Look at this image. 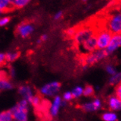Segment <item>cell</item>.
<instances>
[{
  "instance_id": "obj_1",
  "label": "cell",
  "mask_w": 121,
  "mask_h": 121,
  "mask_svg": "<svg viewBox=\"0 0 121 121\" xmlns=\"http://www.w3.org/2000/svg\"><path fill=\"white\" fill-rule=\"evenodd\" d=\"M28 106L29 102L22 99L10 110L13 121H28Z\"/></svg>"
},
{
  "instance_id": "obj_2",
  "label": "cell",
  "mask_w": 121,
  "mask_h": 121,
  "mask_svg": "<svg viewBox=\"0 0 121 121\" xmlns=\"http://www.w3.org/2000/svg\"><path fill=\"white\" fill-rule=\"evenodd\" d=\"M95 30L91 26H84L76 30V34L73 36L75 43L78 46H81L83 43L95 35Z\"/></svg>"
},
{
  "instance_id": "obj_3",
  "label": "cell",
  "mask_w": 121,
  "mask_h": 121,
  "mask_svg": "<svg viewBox=\"0 0 121 121\" xmlns=\"http://www.w3.org/2000/svg\"><path fill=\"white\" fill-rule=\"evenodd\" d=\"M106 29L112 35L121 33V11L114 13L109 16Z\"/></svg>"
},
{
  "instance_id": "obj_4",
  "label": "cell",
  "mask_w": 121,
  "mask_h": 121,
  "mask_svg": "<svg viewBox=\"0 0 121 121\" xmlns=\"http://www.w3.org/2000/svg\"><path fill=\"white\" fill-rule=\"evenodd\" d=\"M97 49L98 50H106L109 44V42L112 37V34L105 28L104 30L98 32L96 35Z\"/></svg>"
},
{
  "instance_id": "obj_5",
  "label": "cell",
  "mask_w": 121,
  "mask_h": 121,
  "mask_svg": "<svg viewBox=\"0 0 121 121\" xmlns=\"http://www.w3.org/2000/svg\"><path fill=\"white\" fill-rule=\"evenodd\" d=\"M106 56H108L106 54V52L104 50H98V49H97L95 52L86 55L84 58V65H92L94 64L102 61Z\"/></svg>"
},
{
  "instance_id": "obj_6",
  "label": "cell",
  "mask_w": 121,
  "mask_h": 121,
  "mask_svg": "<svg viewBox=\"0 0 121 121\" xmlns=\"http://www.w3.org/2000/svg\"><path fill=\"white\" fill-rule=\"evenodd\" d=\"M61 87V85L58 82H52L44 84L40 89V94L47 96V97H53L56 96L58 93Z\"/></svg>"
},
{
  "instance_id": "obj_7",
  "label": "cell",
  "mask_w": 121,
  "mask_h": 121,
  "mask_svg": "<svg viewBox=\"0 0 121 121\" xmlns=\"http://www.w3.org/2000/svg\"><path fill=\"white\" fill-rule=\"evenodd\" d=\"M121 47V33L118 34H113L109 44L106 48V54L107 56L112 54L114 52H115L119 48Z\"/></svg>"
},
{
  "instance_id": "obj_8",
  "label": "cell",
  "mask_w": 121,
  "mask_h": 121,
  "mask_svg": "<svg viewBox=\"0 0 121 121\" xmlns=\"http://www.w3.org/2000/svg\"><path fill=\"white\" fill-rule=\"evenodd\" d=\"M80 51L85 54H89L92 52L97 50V42H96V36L94 35L87 40L79 46Z\"/></svg>"
},
{
  "instance_id": "obj_9",
  "label": "cell",
  "mask_w": 121,
  "mask_h": 121,
  "mask_svg": "<svg viewBox=\"0 0 121 121\" xmlns=\"http://www.w3.org/2000/svg\"><path fill=\"white\" fill-rule=\"evenodd\" d=\"M16 31L20 37L26 38L33 32L34 26L29 22H22L18 25Z\"/></svg>"
},
{
  "instance_id": "obj_10",
  "label": "cell",
  "mask_w": 121,
  "mask_h": 121,
  "mask_svg": "<svg viewBox=\"0 0 121 121\" xmlns=\"http://www.w3.org/2000/svg\"><path fill=\"white\" fill-rule=\"evenodd\" d=\"M82 109L86 112H92L102 107V101L100 98H95L92 101L86 102L82 105Z\"/></svg>"
},
{
  "instance_id": "obj_11",
  "label": "cell",
  "mask_w": 121,
  "mask_h": 121,
  "mask_svg": "<svg viewBox=\"0 0 121 121\" xmlns=\"http://www.w3.org/2000/svg\"><path fill=\"white\" fill-rule=\"evenodd\" d=\"M62 104V98L60 95L54 96L50 106H49V114L52 117H56L58 115Z\"/></svg>"
},
{
  "instance_id": "obj_12",
  "label": "cell",
  "mask_w": 121,
  "mask_h": 121,
  "mask_svg": "<svg viewBox=\"0 0 121 121\" xmlns=\"http://www.w3.org/2000/svg\"><path fill=\"white\" fill-rule=\"evenodd\" d=\"M107 104L110 111L116 112L121 110V100L116 95L110 96L108 99Z\"/></svg>"
},
{
  "instance_id": "obj_13",
  "label": "cell",
  "mask_w": 121,
  "mask_h": 121,
  "mask_svg": "<svg viewBox=\"0 0 121 121\" xmlns=\"http://www.w3.org/2000/svg\"><path fill=\"white\" fill-rule=\"evenodd\" d=\"M18 93L24 100H26L28 102L34 96L32 89L29 85H22L18 87Z\"/></svg>"
},
{
  "instance_id": "obj_14",
  "label": "cell",
  "mask_w": 121,
  "mask_h": 121,
  "mask_svg": "<svg viewBox=\"0 0 121 121\" xmlns=\"http://www.w3.org/2000/svg\"><path fill=\"white\" fill-rule=\"evenodd\" d=\"M101 118L104 121H117V113L112 111H107L102 114Z\"/></svg>"
},
{
  "instance_id": "obj_15",
  "label": "cell",
  "mask_w": 121,
  "mask_h": 121,
  "mask_svg": "<svg viewBox=\"0 0 121 121\" xmlns=\"http://www.w3.org/2000/svg\"><path fill=\"white\" fill-rule=\"evenodd\" d=\"M13 8L10 0H0V14L8 12Z\"/></svg>"
},
{
  "instance_id": "obj_16",
  "label": "cell",
  "mask_w": 121,
  "mask_h": 121,
  "mask_svg": "<svg viewBox=\"0 0 121 121\" xmlns=\"http://www.w3.org/2000/svg\"><path fill=\"white\" fill-rule=\"evenodd\" d=\"M13 87V85L10 81L8 79H4L0 80V90H8Z\"/></svg>"
},
{
  "instance_id": "obj_17",
  "label": "cell",
  "mask_w": 121,
  "mask_h": 121,
  "mask_svg": "<svg viewBox=\"0 0 121 121\" xmlns=\"http://www.w3.org/2000/svg\"><path fill=\"white\" fill-rule=\"evenodd\" d=\"M121 82V72H117L115 75H113L110 77L109 83L114 86V85H117Z\"/></svg>"
},
{
  "instance_id": "obj_18",
  "label": "cell",
  "mask_w": 121,
  "mask_h": 121,
  "mask_svg": "<svg viewBox=\"0 0 121 121\" xmlns=\"http://www.w3.org/2000/svg\"><path fill=\"white\" fill-rule=\"evenodd\" d=\"M30 1L29 0H13L11 1V4L13 8H24L29 4Z\"/></svg>"
},
{
  "instance_id": "obj_19",
  "label": "cell",
  "mask_w": 121,
  "mask_h": 121,
  "mask_svg": "<svg viewBox=\"0 0 121 121\" xmlns=\"http://www.w3.org/2000/svg\"><path fill=\"white\" fill-rule=\"evenodd\" d=\"M0 121H13L12 114L10 110L0 112Z\"/></svg>"
},
{
  "instance_id": "obj_20",
  "label": "cell",
  "mask_w": 121,
  "mask_h": 121,
  "mask_svg": "<svg viewBox=\"0 0 121 121\" xmlns=\"http://www.w3.org/2000/svg\"><path fill=\"white\" fill-rule=\"evenodd\" d=\"M19 57V53L16 52H8L5 54V58L6 62H12L16 61Z\"/></svg>"
},
{
  "instance_id": "obj_21",
  "label": "cell",
  "mask_w": 121,
  "mask_h": 121,
  "mask_svg": "<svg viewBox=\"0 0 121 121\" xmlns=\"http://www.w3.org/2000/svg\"><path fill=\"white\" fill-rule=\"evenodd\" d=\"M29 104H32L34 107H40L41 104H42V101H41V98L39 95H34V96L30 99V101H29Z\"/></svg>"
},
{
  "instance_id": "obj_22",
  "label": "cell",
  "mask_w": 121,
  "mask_h": 121,
  "mask_svg": "<svg viewBox=\"0 0 121 121\" xmlns=\"http://www.w3.org/2000/svg\"><path fill=\"white\" fill-rule=\"evenodd\" d=\"M71 93H72L73 98H80L82 95H83V87L80 86H77L73 89V90L71 91Z\"/></svg>"
},
{
  "instance_id": "obj_23",
  "label": "cell",
  "mask_w": 121,
  "mask_h": 121,
  "mask_svg": "<svg viewBox=\"0 0 121 121\" xmlns=\"http://www.w3.org/2000/svg\"><path fill=\"white\" fill-rule=\"evenodd\" d=\"M94 88L91 85H87L84 88H83V95L86 97H90L94 94Z\"/></svg>"
},
{
  "instance_id": "obj_24",
  "label": "cell",
  "mask_w": 121,
  "mask_h": 121,
  "mask_svg": "<svg viewBox=\"0 0 121 121\" xmlns=\"http://www.w3.org/2000/svg\"><path fill=\"white\" fill-rule=\"evenodd\" d=\"M105 70L106 71V73H107L109 75H110L111 76H113V75H115L117 72L116 68L114 67L113 65H106Z\"/></svg>"
},
{
  "instance_id": "obj_25",
  "label": "cell",
  "mask_w": 121,
  "mask_h": 121,
  "mask_svg": "<svg viewBox=\"0 0 121 121\" xmlns=\"http://www.w3.org/2000/svg\"><path fill=\"white\" fill-rule=\"evenodd\" d=\"M73 98V97L72 95V93H71V92H70V91L65 92V93H63V95H62V99L65 101H70L72 100Z\"/></svg>"
},
{
  "instance_id": "obj_26",
  "label": "cell",
  "mask_w": 121,
  "mask_h": 121,
  "mask_svg": "<svg viewBox=\"0 0 121 121\" xmlns=\"http://www.w3.org/2000/svg\"><path fill=\"white\" fill-rule=\"evenodd\" d=\"M10 18L9 17H2V18H0V26H4L7 24H8L10 22Z\"/></svg>"
},
{
  "instance_id": "obj_27",
  "label": "cell",
  "mask_w": 121,
  "mask_h": 121,
  "mask_svg": "<svg viewBox=\"0 0 121 121\" xmlns=\"http://www.w3.org/2000/svg\"><path fill=\"white\" fill-rule=\"evenodd\" d=\"M76 30L77 29H76V28H74V27H70L66 31V34L70 37H73L74 35L76 34Z\"/></svg>"
},
{
  "instance_id": "obj_28",
  "label": "cell",
  "mask_w": 121,
  "mask_h": 121,
  "mask_svg": "<svg viewBox=\"0 0 121 121\" xmlns=\"http://www.w3.org/2000/svg\"><path fill=\"white\" fill-rule=\"evenodd\" d=\"M6 62L5 54L3 53H0V66L4 65Z\"/></svg>"
},
{
  "instance_id": "obj_29",
  "label": "cell",
  "mask_w": 121,
  "mask_h": 121,
  "mask_svg": "<svg viewBox=\"0 0 121 121\" xmlns=\"http://www.w3.org/2000/svg\"><path fill=\"white\" fill-rule=\"evenodd\" d=\"M115 95L118 97L121 95V82L117 85L115 90Z\"/></svg>"
},
{
  "instance_id": "obj_30",
  "label": "cell",
  "mask_w": 121,
  "mask_h": 121,
  "mask_svg": "<svg viewBox=\"0 0 121 121\" xmlns=\"http://www.w3.org/2000/svg\"><path fill=\"white\" fill-rule=\"evenodd\" d=\"M62 17V11H58L55 13V15L54 16V18L55 20H59Z\"/></svg>"
},
{
  "instance_id": "obj_31",
  "label": "cell",
  "mask_w": 121,
  "mask_h": 121,
  "mask_svg": "<svg viewBox=\"0 0 121 121\" xmlns=\"http://www.w3.org/2000/svg\"><path fill=\"white\" fill-rule=\"evenodd\" d=\"M9 75L12 78H13L14 76H15V75H16V70H15V69H14L13 68H10V69H9Z\"/></svg>"
},
{
  "instance_id": "obj_32",
  "label": "cell",
  "mask_w": 121,
  "mask_h": 121,
  "mask_svg": "<svg viewBox=\"0 0 121 121\" xmlns=\"http://www.w3.org/2000/svg\"><path fill=\"white\" fill-rule=\"evenodd\" d=\"M6 76H7L6 73H4V71H0V80L4 79H7Z\"/></svg>"
},
{
  "instance_id": "obj_33",
  "label": "cell",
  "mask_w": 121,
  "mask_h": 121,
  "mask_svg": "<svg viewBox=\"0 0 121 121\" xmlns=\"http://www.w3.org/2000/svg\"><path fill=\"white\" fill-rule=\"evenodd\" d=\"M47 38H48V36L46 35H41L40 40H41V42H43V41H46L47 40Z\"/></svg>"
},
{
  "instance_id": "obj_34",
  "label": "cell",
  "mask_w": 121,
  "mask_h": 121,
  "mask_svg": "<svg viewBox=\"0 0 121 121\" xmlns=\"http://www.w3.org/2000/svg\"><path fill=\"white\" fill-rule=\"evenodd\" d=\"M37 43H38V44H40V43H41V40H40V39H38V40H37Z\"/></svg>"
},
{
  "instance_id": "obj_35",
  "label": "cell",
  "mask_w": 121,
  "mask_h": 121,
  "mask_svg": "<svg viewBox=\"0 0 121 121\" xmlns=\"http://www.w3.org/2000/svg\"><path fill=\"white\" fill-rule=\"evenodd\" d=\"M118 98H119L120 99V100H121V95H120V96H118Z\"/></svg>"
}]
</instances>
